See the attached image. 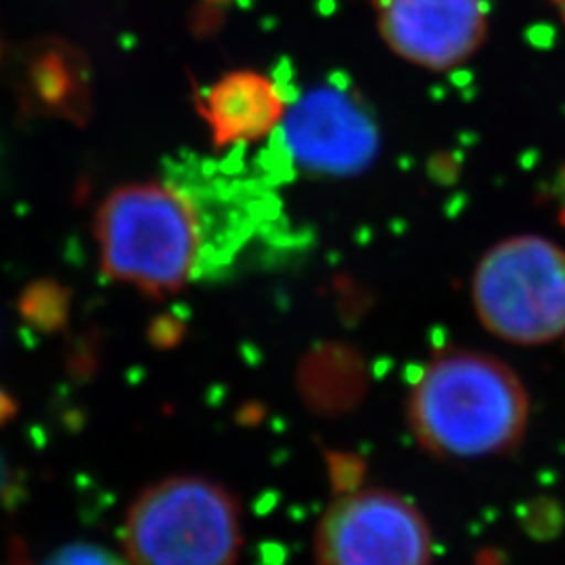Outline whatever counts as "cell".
I'll return each instance as SVG.
<instances>
[{"label":"cell","instance_id":"obj_2","mask_svg":"<svg viewBox=\"0 0 565 565\" xmlns=\"http://www.w3.org/2000/svg\"><path fill=\"white\" fill-rule=\"evenodd\" d=\"M530 401L513 369L480 352H448L425 366L408 401V422L424 448L478 459L520 445Z\"/></svg>","mask_w":565,"mask_h":565},{"label":"cell","instance_id":"obj_4","mask_svg":"<svg viewBox=\"0 0 565 565\" xmlns=\"http://www.w3.org/2000/svg\"><path fill=\"white\" fill-rule=\"evenodd\" d=\"M471 298L490 333L541 345L565 333V252L543 237L497 243L478 264Z\"/></svg>","mask_w":565,"mask_h":565},{"label":"cell","instance_id":"obj_12","mask_svg":"<svg viewBox=\"0 0 565 565\" xmlns=\"http://www.w3.org/2000/svg\"><path fill=\"white\" fill-rule=\"evenodd\" d=\"M559 2H562V4H564V7H565V0H559Z\"/></svg>","mask_w":565,"mask_h":565},{"label":"cell","instance_id":"obj_6","mask_svg":"<svg viewBox=\"0 0 565 565\" xmlns=\"http://www.w3.org/2000/svg\"><path fill=\"white\" fill-rule=\"evenodd\" d=\"M317 557L319 565H431V532L403 497L356 490L327 507Z\"/></svg>","mask_w":565,"mask_h":565},{"label":"cell","instance_id":"obj_9","mask_svg":"<svg viewBox=\"0 0 565 565\" xmlns=\"http://www.w3.org/2000/svg\"><path fill=\"white\" fill-rule=\"evenodd\" d=\"M70 74V63L60 55H49L39 61L32 70L36 97L51 109H65L72 102L82 99V93L74 86V78Z\"/></svg>","mask_w":565,"mask_h":565},{"label":"cell","instance_id":"obj_11","mask_svg":"<svg viewBox=\"0 0 565 565\" xmlns=\"http://www.w3.org/2000/svg\"><path fill=\"white\" fill-rule=\"evenodd\" d=\"M15 413V406L9 401V396L0 394V425L4 424L11 415ZM11 486V473H9V465L4 461V457L0 455V501L4 499L7 490Z\"/></svg>","mask_w":565,"mask_h":565},{"label":"cell","instance_id":"obj_8","mask_svg":"<svg viewBox=\"0 0 565 565\" xmlns=\"http://www.w3.org/2000/svg\"><path fill=\"white\" fill-rule=\"evenodd\" d=\"M285 97L260 74L237 72L216 82L200 103L218 147L254 142L270 135L285 114Z\"/></svg>","mask_w":565,"mask_h":565},{"label":"cell","instance_id":"obj_1","mask_svg":"<svg viewBox=\"0 0 565 565\" xmlns=\"http://www.w3.org/2000/svg\"><path fill=\"white\" fill-rule=\"evenodd\" d=\"M268 189L182 160L160 182L124 184L95 218L103 273L162 298L231 268L254 235L277 216Z\"/></svg>","mask_w":565,"mask_h":565},{"label":"cell","instance_id":"obj_7","mask_svg":"<svg viewBox=\"0 0 565 565\" xmlns=\"http://www.w3.org/2000/svg\"><path fill=\"white\" fill-rule=\"evenodd\" d=\"M382 32L404 60L446 70L480 46L484 4L482 0H384Z\"/></svg>","mask_w":565,"mask_h":565},{"label":"cell","instance_id":"obj_10","mask_svg":"<svg viewBox=\"0 0 565 565\" xmlns=\"http://www.w3.org/2000/svg\"><path fill=\"white\" fill-rule=\"evenodd\" d=\"M41 565H128L107 548L88 543L67 545L49 555Z\"/></svg>","mask_w":565,"mask_h":565},{"label":"cell","instance_id":"obj_5","mask_svg":"<svg viewBox=\"0 0 565 565\" xmlns=\"http://www.w3.org/2000/svg\"><path fill=\"white\" fill-rule=\"evenodd\" d=\"M268 172L300 170L319 177H352L369 168L380 149L377 126L356 95L335 86L303 93L285 107L270 132Z\"/></svg>","mask_w":565,"mask_h":565},{"label":"cell","instance_id":"obj_3","mask_svg":"<svg viewBox=\"0 0 565 565\" xmlns=\"http://www.w3.org/2000/svg\"><path fill=\"white\" fill-rule=\"evenodd\" d=\"M124 546L132 565H235L242 551L239 507L205 478H168L130 507Z\"/></svg>","mask_w":565,"mask_h":565}]
</instances>
